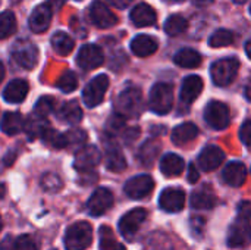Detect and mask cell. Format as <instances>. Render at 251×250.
I'll return each instance as SVG.
<instances>
[{"label": "cell", "instance_id": "cell-1", "mask_svg": "<svg viewBox=\"0 0 251 250\" xmlns=\"http://www.w3.org/2000/svg\"><path fill=\"white\" fill-rule=\"evenodd\" d=\"M144 108L143 93L137 87L125 88L115 102V113L121 115L122 118H137Z\"/></svg>", "mask_w": 251, "mask_h": 250}, {"label": "cell", "instance_id": "cell-2", "mask_svg": "<svg viewBox=\"0 0 251 250\" xmlns=\"http://www.w3.org/2000/svg\"><path fill=\"white\" fill-rule=\"evenodd\" d=\"M238 220L232 224L228 234V246L243 248L250 240V203L246 200L238 208Z\"/></svg>", "mask_w": 251, "mask_h": 250}, {"label": "cell", "instance_id": "cell-3", "mask_svg": "<svg viewBox=\"0 0 251 250\" xmlns=\"http://www.w3.org/2000/svg\"><path fill=\"white\" fill-rule=\"evenodd\" d=\"M93 242V228L85 221L72 224L65 233L66 250H85Z\"/></svg>", "mask_w": 251, "mask_h": 250}, {"label": "cell", "instance_id": "cell-4", "mask_svg": "<svg viewBox=\"0 0 251 250\" xmlns=\"http://www.w3.org/2000/svg\"><path fill=\"white\" fill-rule=\"evenodd\" d=\"M149 105L153 112L166 115L174 105V87L168 83L154 84L149 96Z\"/></svg>", "mask_w": 251, "mask_h": 250}, {"label": "cell", "instance_id": "cell-5", "mask_svg": "<svg viewBox=\"0 0 251 250\" xmlns=\"http://www.w3.org/2000/svg\"><path fill=\"white\" fill-rule=\"evenodd\" d=\"M238 69H240V62L237 57H224L212 65L210 75L216 85L226 87L235 80Z\"/></svg>", "mask_w": 251, "mask_h": 250}, {"label": "cell", "instance_id": "cell-6", "mask_svg": "<svg viewBox=\"0 0 251 250\" xmlns=\"http://www.w3.org/2000/svg\"><path fill=\"white\" fill-rule=\"evenodd\" d=\"M12 57L21 68L32 69L38 62V49L29 40H18L12 47Z\"/></svg>", "mask_w": 251, "mask_h": 250}, {"label": "cell", "instance_id": "cell-7", "mask_svg": "<svg viewBox=\"0 0 251 250\" xmlns=\"http://www.w3.org/2000/svg\"><path fill=\"white\" fill-rule=\"evenodd\" d=\"M109 88V78L107 75L101 74L94 77L84 88L82 91V99L87 108H96L103 102V97Z\"/></svg>", "mask_w": 251, "mask_h": 250}, {"label": "cell", "instance_id": "cell-8", "mask_svg": "<svg viewBox=\"0 0 251 250\" xmlns=\"http://www.w3.org/2000/svg\"><path fill=\"white\" fill-rule=\"evenodd\" d=\"M204 119L212 128L219 130V131L225 130V128H228L229 121H231L229 108L222 102L213 100L204 109Z\"/></svg>", "mask_w": 251, "mask_h": 250}, {"label": "cell", "instance_id": "cell-9", "mask_svg": "<svg viewBox=\"0 0 251 250\" xmlns=\"http://www.w3.org/2000/svg\"><path fill=\"white\" fill-rule=\"evenodd\" d=\"M147 218V211L143 208H137L129 211L128 214H125L121 220H119V231L121 234L126 239V240H132L135 237V234L138 233L141 224L146 221Z\"/></svg>", "mask_w": 251, "mask_h": 250}, {"label": "cell", "instance_id": "cell-10", "mask_svg": "<svg viewBox=\"0 0 251 250\" xmlns=\"http://www.w3.org/2000/svg\"><path fill=\"white\" fill-rule=\"evenodd\" d=\"M100 162V152L94 146L82 147L76 155L74 161V168L79 174H93L94 168Z\"/></svg>", "mask_w": 251, "mask_h": 250}, {"label": "cell", "instance_id": "cell-11", "mask_svg": "<svg viewBox=\"0 0 251 250\" xmlns=\"http://www.w3.org/2000/svg\"><path fill=\"white\" fill-rule=\"evenodd\" d=\"M113 205V194L106 187H99L87 202V211L93 217L103 215Z\"/></svg>", "mask_w": 251, "mask_h": 250}, {"label": "cell", "instance_id": "cell-12", "mask_svg": "<svg viewBox=\"0 0 251 250\" xmlns=\"http://www.w3.org/2000/svg\"><path fill=\"white\" fill-rule=\"evenodd\" d=\"M104 60V55L101 49L96 44H85L79 49L76 56V63L79 68L85 71H91L99 68Z\"/></svg>", "mask_w": 251, "mask_h": 250}, {"label": "cell", "instance_id": "cell-13", "mask_svg": "<svg viewBox=\"0 0 251 250\" xmlns=\"http://www.w3.org/2000/svg\"><path fill=\"white\" fill-rule=\"evenodd\" d=\"M185 205V193L178 187H168L159 196V206L171 214L179 212Z\"/></svg>", "mask_w": 251, "mask_h": 250}, {"label": "cell", "instance_id": "cell-14", "mask_svg": "<svg viewBox=\"0 0 251 250\" xmlns=\"http://www.w3.org/2000/svg\"><path fill=\"white\" fill-rule=\"evenodd\" d=\"M90 18H91L93 24L97 25L99 28H110L118 22L116 15L101 0H96V1L91 3V6H90Z\"/></svg>", "mask_w": 251, "mask_h": 250}, {"label": "cell", "instance_id": "cell-15", "mask_svg": "<svg viewBox=\"0 0 251 250\" xmlns=\"http://www.w3.org/2000/svg\"><path fill=\"white\" fill-rule=\"evenodd\" d=\"M154 187V181L150 175H137L129 178L125 183V193L131 197V199H143L146 196H149L151 193Z\"/></svg>", "mask_w": 251, "mask_h": 250}, {"label": "cell", "instance_id": "cell-16", "mask_svg": "<svg viewBox=\"0 0 251 250\" xmlns=\"http://www.w3.org/2000/svg\"><path fill=\"white\" fill-rule=\"evenodd\" d=\"M51 15H53V10H51V0L50 1H46L43 4H38L29 15V28L31 31L34 32H44L50 22H51Z\"/></svg>", "mask_w": 251, "mask_h": 250}, {"label": "cell", "instance_id": "cell-17", "mask_svg": "<svg viewBox=\"0 0 251 250\" xmlns=\"http://www.w3.org/2000/svg\"><path fill=\"white\" fill-rule=\"evenodd\" d=\"M225 161V153L218 146H207L199 155V165L203 171H215Z\"/></svg>", "mask_w": 251, "mask_h": 250}, {"label": "cell", "instance_id": "cell-18", "mask_svg": "<svg viewBox=\"0 0 251 250\" xmlns=\"http://www.w3.org/2000/svg\"><path fill=\"white\" fill-rule=\"evenodd\" d=\"M224 181L231 187H241L247 180V168L243 162H229L222 172Z\"/></svg>", "mask_w": 251, "mask_h": 250}, {"label": "cell", "instance_id": "cell-19", "mask_svg": "<svg viewBox=\"0 0 251 250\" xmlns=\"http://www.w3.org/2000/svg\"><path fill=\"white\" fill-rule=\"evenodd\" d=\"M203 90V80L199 75H190L184 80L181 87V102L185 105H191Z\"/></svg>", "mask_w": 251, "mask_h": 250}, {"label": "cell", "instance_id": "cell-20", "mask_svg": "<svg viewBox=\"0 0 251 250\" xmlns=\"http://www.w3.org/2000/svg\"><path fill=\"white\" fill-rule=\"evenodd\" d=\"M159 47V43L154 37L147 35V34H140L131 41V50L134 55L140 57H147L153 55Z\"/></svg>", "mask_w": 251, "mask_h": 250}, {"label": "cell", "instance_id": "cell-21", "mask_svg": "<svg viewBox=\"0 0 251 250\" xmlns=\"http://www.w3.org/2000/svg\"><path fill=\"white\" fill-rule=\"evenodd\" d=\"M131 21L135 27H150L156 22V12L147 3H140L131 10Z\"/></svg>", "mask_w": 251, "mask_h": 250}, {"label": "cell", "instance_id": "cell-22", "mask_svg": "<svg viewBox=\"0 0 251 250\" xmlns=\"http://www.w3.org/2000/svg\"><path fill=\"white\" fill-rule=\"evenodd\" d=\"M28 90L29 87L25 80H13L6 85L3 91V99L7 103H21L26 97Z\"/></svg>", "mask_w": 251, "mask_h": 250}, {"label": "cell", "instance_id": "cell-23", "mask_svg": "<svg viewBox=\"0 0 251 250\" xmlns=\"http://www.w3.org/2000/svg\"><path fill=\"white\" fill-rule=\"evenodd\" d=\"M216 203V196L210 186H203L191 194V206L194 209H212Z\"/></svg>", "mask_w": 251, "mask_h": 250}, {"label": "cell", "instance_id": "cell-24", "mask_svg": "<svg viewBox=\"0 0 251 250\" xmlns=\"http://www.w3.org/2000/svg\"><path fill=\"white\" fill-rule=\"evenodd\" d=\"M197 136H199L197 125H194L191 122H185V124H181V125L174 128V131L171 134V140L174 144L182 146V144H187V143L196 140Z\"/></svg>", "mask_w": 251, "mask_h": 250}, {"label": "cell", "instance_id": "cell-25", "mask_svg": "<svg viewBox=\"0 0 251 250\" xmlns=\"http://www.w3.org/2000/svg\"><path fill=\"white\" fill-rule=\"evenodd\" d=\"M160 171L166 177L181 175L184 171V159L175 153H168L160 161Z\"/></svg>", "mask_w": 251, "mask_h": 250}, {"label": "cell", "instance_id": "cell-26", "mask_svg": "<svg viewBox=\"0 0 251 250\" xmlns=\"http://www.w3.org/2000/svg\"><path fill=\"white\" fill-rule=\"evenodd\" d=\"M104 164L106 168L112 172H121L126 167V161L118 146H106Z\"/></svg>", "mask_w": 251, "mask_h": 250}, {"label": "cell", "instance_id": "cell-27", "mask_svg": "<svg viewBox=\"0 0 251 250\" xmlns=\"http://www.w3.org/2000/svg\"><path fill=\"white\" fill-rule=\"evenodd\" d=\"M57 118L66 124H78L82 119V111L75 100L66 102L57 112Z\"/></svg>", "mask_w": 251, "mask_h": 250}, {"label": "cell", "instance_id": "cell-28", "mask_svg": "<svg viewBox=\"0 0 251 250\" xmlns=\"http://www.w3.org/2000/svg\"><path fill=\"white\" fill-rule=\"evenodd\" d=\"M24 128V118L18 112H7L1 119V131L7 136H16Z\"/></svg>", "mask_w": 251, "mask_h": 250}, {"label": "cell", "instance_id": "cell-29", "mask_svg": "<svg viewBox=\"0 0 251 250\" xmlns=\"http://www.w3.org/2000/svg\"><path fill=\"white\" fill-rule=\"evenodd\" d=\"M175 63L178 66H182V68H197L200 66L201 63V56L199 52L193 50V49H181L175 57H174Z\"/></svg>", "mask_w": 251, "mask_h": 250}, {"label": "cell", "instance_id": "cell-30", "mask_svg": "<svg viewBox=\"0 0 251 250\" xmlns=\"http://www.w3.org/2000/svg\"><path fill=\"white\" fill-rule=\"evenodd\" d=\"M24 127H25V131H26L28 137L31 140H34V139L43 136V133L49 128V124H47L46 118L38 116V115L34 113V115H31L28 118L26 122H24Z\"/></svg>", "mask_w": 251, "mask_h": 250}, {"label": "cell", "instance_id": "cell-31", "mask_svg": "<svg viewBox=\"0 0 251 250\" xmlns=\"http://www.w3.org/2000/svg\"><path fill=\"white\" fill-rule=\"evenodd\" d=\"M51 46H53L56 53H59L62 56H66V55H69L74 50V40L66 32L57 31L51 37Z\"/></svg>", "mask_w": 251, "mask_h": 250}, {"label": "cell", "instance_id": "cell-32", "mask_svg": "<svg viewBox=\"0 0 251 250\" xmlns=\"http://www.w3.org/2000/svg\"><path fill=\"white\" fill-rule=\"evenodd\" d=\"M159 152H160V144H159V141H154V140L146 141V143L141 146V149H140V155H138L140 162H141L143 165L150 167V165L156 161Z\"/></svg>", "mask_w": 251, "mask_h": 250}, {"label": "cell", "instance_id": "cell-33", "mask_svg": "<svg viewBox=\"0 0 251 250\" xmlns=\"http://www.w3.org/2000/svg\"><path fill=\"white\" fill-rule=\"evenodd\" d=\"M187 28H188V21L181 15H172L165 22V31L171 37H176L182 34Z\"/></svg>", "mask_w": 251, "mask_h": 250}, {"label": "cell", "instance_id": "cell-34", "mask_svg": "<svg viewBox=\"0 0 251 250\" xmlns=\"http://www.w3.org/2000/svg\"><path fill=\"white\" fill-rule=\"evenodd\" d=\"M16 31V18L13 12L4 10L0 13V40L10 37Z\"/></svg>", "mask_w": 251, "mask_h": 250}, {"label": "cell", "instance_id": "cell-35", "mask_svg": "<svg viewBox=\"0 0 251 250\" xmlns=\"http://www.w3.org/2000/svg\"><path fill=\"white\" fill-rule=\"evenodd\" d=\"M234 43V34L228 29H218L209 38L210 47H225Z\"/></svg>", "mask_w": 251, "mask_h": 250}, {"label": "cell", "instance_id": "cell-36", "mask_svg": "<svg viewBox=\"0 0 251 250\" xmlns=\"http://www.w3.org/2000/svg\"><path fill=\"white\" fill-rule=\"evenodd\" d=\"M41 139H43L47 144H50L51 147H56V149L66 147V139H65V134H62V133H59V131H56V130L50 128V127L43 133Z\"/></svg>", "mask_w": 251, "mask_h": 250}, {"label": "cell", "instance_id": "cell-37", "mask_svg": "<svg viewBox=\"0 0 251 250\" xmlns=\"http://www.w3.org/2000/svg\"><path fill=\"white\" fill-rule=\"evenodd\" d=\"M76 87H78V78H76L75 72H72V71L63 72L60 75V78L57 80V88L62 90L63 93H72Z\"/></svg>", "mask_w": 251, "mask_h": 250}, {"label": "cell", "instance_id": "cell-38", "mask_svg": "<svg viewBox=\"0 0 251 250\" xmlns=\"http://www.w3.org/2000/svg\"><path fill=\"white\" fill-rule=\"evenodd\" d=\"M53 109H54V99L50 97V96H43V97L35 103L34 113L38 115V116L46 118L49 113L53 112Z\"/></svg>", "mask_w": 251, "mask_h": 250}, {"label": "cell", "instance_id": "cell-39", "mask_svg": "<svg viewBox=\"0 0 251 250\" xmlns=\"http://www.w3.org/2000/svg\"><path fill=\"white\" fill-rule=\"evenodd\" d=\"M99 236H100V250H110L118 242L115 240L113 231L107 227V225H101L99 230Z\"/></svg>", "mask_w": 251, "mask_h": 250}, {"label": "cell", "instance_id": "cell-40", "mask_svg": "<svg viewBox=\"0 0 251 250\" xmlns=\"http://www.w3.org/2000/svg\"><path fill=\"white\" fill-rule=\"evenodd\" d=\"M65 139H66V147L68 146H79L87 140V134L81 128H74L65 134Z\"/></svg>", "mask_w": 251, "mask_h": 250}, {"label": "cell", "instance_id": "cell-41", "mask_svg": "<svg viewBox=\"0 0 251 250\" xmlns=\"http://www.w3.org/2000/svg\"><path fill=\"white\" fill-rule=\"evenodd\" d=\"M125 118H122L121 115H118V113H113L110 118H109V121L106 122V131L109 133V134H116V133H119V131H122V128H124V125H125Z\"/></svg>", "mask_w": 251, "mask_h": 250}, {"label": "cell", "instance_id": "cell-42", "mask_svg": "<svg viewBox=\"0 0 251 250\" xmlns=\"http://www.w3.org/2000/svg\"><path fill=\"white\" fill-rule=\"evenodd\" d=\"M41 186L47 190V192H57L62 187V181L57 175L54 174H46L41 178Z\"/></svg>", "mask_w": 251, "mask_h": 250}, {"label": "cell", "instance_id": "cell-43", "mask_svg": "<svg viewBox=\"0 0 251 250\" xmlns=\"http://www.w3.org/2000/svg\"><path fill=\"white\" fill-rule=\"evenodd\" d=\"M13 250H37V245H35V242L29 236L24 234V236H19L15 240Z\"/></svg>", "mask_w": 251, "mask_h": 250}, {"label": "cell", "instance_id": "cell-44", "mask_svg": "<svg viewBox=\"0 0 251 250\" xmlns=\"http://www.w3.org/2000/svg\"><path fill=\"white\" fill-rule=\"evenodd\" d=\"M240 140H241L246 146H250V140H251L250 119H246V121H244V124L241 125V128H240Z\"/></svg>", "mask_w": 251, "mask_h": 250}, {"label": "cell", "instance_id": "cell-45", "mask_svg": "<svg viewBox=\"0 0 251 250\" xmlns=\"http://www.w3.org/2000/svg\"><path fill=\"white\" fill-rule=\"evenodd\" d=\"M200 177H199V172H197V168H196V165H190V168H188V181L193 184V183H197V180H199Z\"/></svg>", "mask_w": 251, "mask_h": 250}, {"label": "cell", "instance_id": "cell-46", "mask_svg": "<svg viewBox=\"0 0 251 250\" xmlns=\"http://www.w3.org/2000/svg\"><path fill=\"white\" fill-rule=\"evenodd\" d=\"M112 6H115V7H118V9H125V7H128L131 3H132V0H107Z\"/></svg>", "mask_w": 251, "mask_h": 250}, {"label": "cell", "instance_id": "cell-47", "mask_svg": "<svg viewBox=\"0 0 251 250\" xmlns=\"http://www.w3.org/2000/svg\"><path fill=\"white\" fill-rule=\"evenodd\" d=\"M191 225H193V230L197 233V230H200V234H201V231L204 230V221L201 220V218H194L193 221H191Z\"/></svg>", "mask_w": 251, "mask_h": 250}, {"label": "cell", "instance_id": "cell-48", "mask_svg": "<svg viewBox=\"0 0 251 250\" xmlns=\"http://www.w3.org/2000/svg\"><path fill=\"white\" fill-rule=\"evenodd\" d=\"M213 0H194V3L197 4V6H206V4H210Z\"/></svg>", "mask_w": 251, "mask_h": 250}, {"label": "cell", "instance_id": "cell-49", "mask_svg": "<svg viewBox=\"0 0 251 250\" xmlns=\"http://www.w3.org/2000/svg\"><path fill=\"white\" fill-rule=\"evenodd\" d=\"M3 78H4V66H3V63L0 62V84H1V81H3Z\"/></svg>", "mask_w": 251, "mask_h": 250}, {"label": "cell", "instance_id": "cell-50", "mask_svg": "<svg viewBox=\"0 0 251 250\" xmlns=\"http://www.w3.org/2000/svg\"><path fill=\"white\" fill-rule=\"evenodd\" d=\"M110 250H126V249H125V246H122L121 243H116V245H115V246H113Z\"/></svg>", "mask_w": 251, "mask_h": 250}, {"label": "cell", "instance_id": "cell-51", "mask_svg": "<svg viewBox=\"0 0 251 250\" xmlns=\"http://www.w3.org/2000/svg\"><path fill=\"white\" fill-rule=\"evenodd\" d=\"M250 43L251 41H247V43H246V53H247L249 57H250Z\"/></svg>", "mask_w": 251, "mask_h": 250}, {"label": "cell", "instance_id": "cell-52", "mask_svg": "<svg viewBox=\"0 0 251 250\" xmlns=\"http://www.w3.org/2000/svg\"><path fill=\"white\" fill-rule=\"evenodd\" d=\"M246 97L250 100V85H247V87H246Z\"/></svg>", "mask_w": 251, "mask_h": 250}, {"label": "cell", "instance_id": "cell-53", "mask_svg": "<svg viewBox=\"0 0 251 250\" xmlns=\"http://www.w3.org/2000/svg\"><path fill=\"white\" fill-rule=\"evenodd\" d=\"M247 0H234V3H237V4H244Z\"/></svg>", "mask_w": 251, "mask_h": 250}, {"label": "cell", "instance_id": "cell-54", "mask_svg": "<svg viewBox=\"0 0 251 250\" xmlns=\"http://www.w3.org/2000/svg\"><path fill=\"white\" fill-rule=\"evenodd\" d=\"M163 1H169V3H178V1H182V0H163Z\"/></svg>", "mask_w": 251, "mask_h": 250}, {"label": "cell", "instance_id": "cell-55", "mask_svg": "<svg viewBox=\"0 0 251 250\" xmlns=\"http://www.w3.org/2000/svg\"><path fill=\"white\" fill-rule=\"evenodd\" d=\"M1 196H3V187L0 186V197H1Z\"/></svg>", "mask_w": 251, "mask_h": 250}, {"label": "cell", "instance_id": "cell-56", "mask_svg": "<svg viewBox=\"0 0 251 250\" xmlns=\"http://www.w3.org/2000/svg\"><path fill=\"white\" fill-rule=\"evenodd\" d=\"M1 227H3V222H1V217H0V231H1Z\"/></svg>", "mask_w": 251, "mask_h": 250}]
</instances>
